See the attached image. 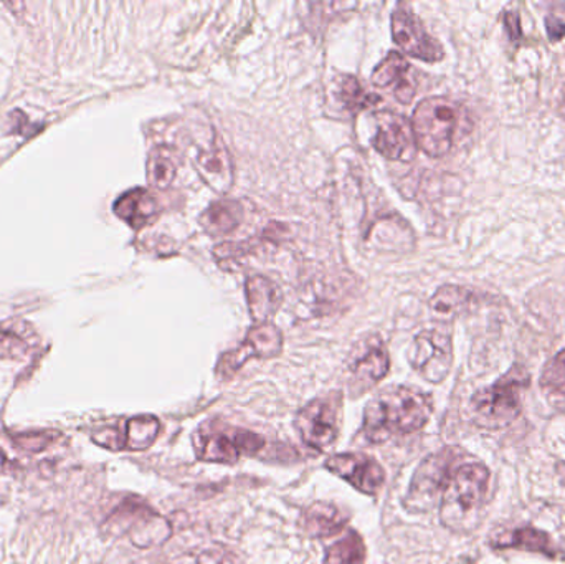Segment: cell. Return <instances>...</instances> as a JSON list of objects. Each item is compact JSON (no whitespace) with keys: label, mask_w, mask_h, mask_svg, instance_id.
<instances>
[{"label":"cell","mask_w":565,"mask_h":564,"mask_svg":"<svg viewBox=\"0 0 565 564\" xmlns=\"http://www.w3.org/2000/svg\"><path fill=\"white\" fill-rule=\"evenodd\" d=\"M431 411L434 403L428 394L412 387H391L365 407L362 433L374 444L401 434L417 433L430 419Z\"/></svg>","instance_id":"1"},{"label":"cell","mask_w":565,"mask_h":564,"mask_svg":"<svg viewBox=\"0 0 565 564\" xmlns=\"http://www.w3.org/2000/svg\"><path fill=\"white\" fill-rule=\"evenodd\" d=\"M490 489V470L480 462L458 466L441 493L440 520L454 532H470L478 525Z\"/></svg>","instance_id":"2"},{"label":"cell","mask_w":565,"mask_h":564,"mask_svg":"<svg viewBox=\"0 0 565 564\" xmlns=\"http://www.w3.org/2000/svg\"><path fill=\"white\" fill-rule=\"evenodd\" d=\"M460 119L461 108L454 99L445 96L422 99L412 116L415 142L431 158L448 155L454 148Z\"/></svg>","instance_id":"3"},{"label":"cell","mask_w":565,"mask_h":564,"mask_svg":"<svg viewBox=\"0 0 565 564\" xmlns=\"http://www.w3.org/2000/svg\"><path fill=\"white\" fill-rule=\"evenodd\" d=\"M530 383V373L523 366H513L497 383L478 391L471 406L481 426L491 429L510 426L523 409V393Z\"/></svg>","instance_id":"4"},{"label":"cell","mask_w":565,"mask_h":564,"mask_svg":"<svg viewBox=\"0 0 565 564\" xmlns=\"http://www.w3.org/2000/svg\"><path fill=\"white\" fill-rule=\"evenodd\" d=\"M264 447V437L250 430L201 427L194 436L195 454L204 462L235 464L242 456H255Z\"/></svg>","instance_id":"5"},{"label":"cell","mask_w":565,"mask_h":564,"mask_svg":"<svg viewBox=\"0 0 565 564\" xmlns=\"http://www.w3.org/2000/svg\"><path fill=\"white\" fill-rule=\"evenodd\" d=\"M341 394L318 397L306 404L298 416L295 426L302 443L316 453H324L339 436L341 423Z\"/></svg>","instance_id":"6"},{"label":"cell","mask_w":565,"mask_h":564,"mask_svg":"<svg viewBox=\"0 0 565 564\" xmlns=\"http://www.w3.org/2000/svg\"><path fill=\"white\" fill-rule=\"evenodd\" d=\"M108 523L118 533H128L131 542L139 549L164 545L172 535L168 520L136 499L126 500L118 507Z\"/></svg>","instance_id":"7"},{"label":"cell","mask_w":565,"mask_h":564,"mask_svg":"<svg viewBox=\"0 0 565 564\" xmlns=\"http://www.w3.org/2000/svg\"><path fill=\"white\" fill-rule=\"evenodd\" d=\"M460 459L461 453L458 449H444L425 459L412 479L407 506L415 512L430 509L435 500L444 493L448 479Z\"/></svg>","instance_id":"8"},{"label":"cell","mask_w":565,"mask_h":564,"mask_svg":"<svg viewBox=\"0 0 565 564\" xmlns=\"http://www.w3.org/2000/svg\"><path fill=\"white\" fill-rule=\"evenodd\" d=\"M408 361L424 380L434 384L441 383L454 364V344H451L450 334L441 330L422 331L412 343Z\"/></svg>","instance_id":"9"},{"label":"cell","mask_w":565,"mask_h":564,"mask_svg":"<svg viewBox=\"0 0 565 564\" xmlns=\"http://www.w3.org/2000/svg\"><path fill=\"white\" fill-rule=\"evenodd\" d=\"M282 350V334L281 331L275 327L274 323L255 324L248 331L247 338L241 347L235 350L227 351L222 354L218 360L215 373L222 380H228L234 376L250 358H260V360H270V358L278 357Z\"/></svg>","instance_id":"10"},{"label":"cell","mask_w":565,"mask_h":564,"mask_svg":"<svg viewBox=\"0 0 565 564\" xmlns=\"http://www.w3.org/2000/svg\"><path fill=\"white\" fill-rule=\"evenodd\" d=\"M392 36L407 55L415 58L430 63L444 58L440 43L424 29L420 19L405 3L397 6L392 13Z\"/></svg>","instance_id":"11"},{"label":"cell","mask_w":565,"mask_h":564,"mask_svg":"<svg viewBox=\"0 0 565 564\" xmlns=\"http://www.w3.org/2000/svg\"><path fill=\"white\" fill-rule=\"evenodd\" d=\"M161 433V423L154 416H138L118 424V426L103 427L93 434L92 439L105 449L131 450L141 453L149 449Z\"/></svg>","instance_id":"12"},{"label":"cell","mask_w":565,"mask_h":564,"mask_svg":"<svg viewBox=\"0 0 565 564\" xmlns=\"http://www.w3.org/2000/svg\"><path fill=\"white\" fill-rule=\"evenodd\" d=\"M326 469L339 479L351 483L355 490L375 497L385 482L384 469L377 460L361 454H339L326 460Z\"/></svg>","instance_id":"13"},{"label":"cell","mask_w":565,"mask_h":564,"mask_svg":"<svg viewBox=\"0 0 565 564\" xmlns=\"http://www.w3.org/2000/svg\"><path fill=\"white\" fill-rule=\"evenodd\" d=\"M374 148L392 161H412L417 155V142L411 123L391 111L379 113Z\"/></svg>","instance_id":"14"},{"label":"cell","mask_w":565,"mask_h":564,"mask_svg":"<svg viewBox=\"0 0 565 564\" xmlns=\"http://www.w3.org/2000/svg\"><path fill=\"white\" fill-rule=\"evenodd\" d=\"M372 83L379 88H391L398 102L408 105L417 92L412 65L404 55L391 52L372 73Z\"/></svg>","instance_id":"15"},{"label":"cell","mask_w":565,"mask_h":564,"mask_svg":"<svg viewBox=\"0 0 565 564\" xmlns=\"http://www.w3.org/2000/svg\"><path fill=\"white\" fill-rule=\"evenodd\" d=\"M113 209H115V214L132 228L151 225L161 214L158 199L148 189L142 188L131 189V191L119 195Z\"/></svg>","instance_id":"16"},{"label":"cell","mask_w":565,"mask_h":564,"mask_svg":"<svg viewBox=\"0 0 565 564\" xmlns=\"http://www.w3.org/2000/svg\"><path fill=\"white\" fill-rule=\"evenodd\" d=\"M247 290L248 310L257 324L268 323L280 308L282 295L280 287L264 275H255L245 285Z\"/></svg>","instance_id":"17"},{"label":"cell","mask_w":565,"mask_h":564,"mask_svg":"<svg viewBox=\"0 0 565 564\" xmlns=\"http://www.w3.org/2000/svg\"><path fill=\"white\" fill-rule=\"evenodd\" d=\"M388 368H391V361H388L387 351L384 344L377 341L352 366V390L358 393L371 390L387 376Z\"/></svg>","instance_id":"18"},{"label":"cell","mask_w":565,"mask_h":564,"mask_svg":"<svg viewBox=\"0 0 565 564\" xmlns=\"http://www.w3.org/2000/svg\"><path fill=\"white\" fill-rule=\"evenodd\" d=\"M39 344V337L30 323L9 320L0 324V360H25Z\"/></svg>","instance_id":"19"},{"label":"cell","mask_w":565,"mask_h":564,"mask_svg":"<svg viewBox=\"0 0 565 564\" xmlns=\"http://www.w3.org/2000/svg\"><path fill=\"white\" fill-rule=\"evenodd\" d=\"M231 156L221 139L215 138L211 148L201 151L198 158L202 178L214 189L225 191L232 184Z\"/></svg>","instance_id":"20"},{"label":"cell","mask_w":565,"mask_h":564,"mask_svg":"<svg viewBox=\"0 0 565 564\" xmlns=\"http://www.w3.org/2000/svg\"><path fill=\"white\" fill-rule=\"evenodd\" d=\"M244 215L242 202L222 199L205 209L204 214L201 215V224L207 234L224 237L242 224Z\"/></svg>","instance_id":"21"},{"label":"cell","mask_w":565,"mask_h":564,"mask_svg":"<svg viewBox=\"0 0 565 564\" xmlns=\"http://www.w3.org/2000/svg\"><path fill=\"white\" fill-rule=\"evenodd\" d=\"M348 523V517L335 506L318 502L309 507L302 519V526L311 539H328L341 532Z\"/></svg>","instance_id":"22"},{"label":"cell","mask_w":565,"mask_h":564,"mask_svg":"<svg viewBox=\"0 0 565 564\" xmlns=\"http://www.w3.org/2000/svg\"><path fill=\"white\" fill-rule=\"evenodd\" d=\"M498 549H523L527 552L544 553V555L556 556L550 535L541 530L526 526V529L513 530L497 536L493 543Z\"/></svg>","instance_id":"23"},{"label":"cell","mask_w":565,"mask_h":564,"mask_svg":"<svg viewBox=\"0 0 565 564\" xmlns=\"http://www.w3.org/2000/svg\"><path fill=\"white\" fill-rule=\"evenodd\" d=\"M473 304V291L458 285H445L431 297L430 310L438 317L454 318Z\"/></svg>","instance_id":"24"},{"label":"cell","mask_w":565,"mask_h":564,"mask_svg":"<svg viewBox=\"0 0 565 564\" xmlns=\"http://www.w3.org/2000/svg\"><path fill=\"white\" fill-rule=\"evenodd\" d=\"M541 390L544 391L550 403L565 414V350L559 351L544 366Z\"/></svg>","instance_id":"25"},{"label":"cell","mask_w":565,"mask_h":564,"mask_svg":"<svg viewBox=\"0 0 565 564\" xmlns=\"http://www.w3.org/2000/svg\"><path fill=\"white\" fill-rule=\"evenodd\" d=\"M178 174V164L171 149L166 146L152 149L148 159L149 184L158 189H168L174 182Z\"/></svg>","instance_id":"26"},{"label":"cell","mask_w":565,"mask_h":564,"mask_svg":"<svg viewBox=\"0 0 565 564\" xmlns=\"http://www.w3.org/2000/svg\"><path fill=\"white\" fill-rule=\"evenodd\" d=\"M365 546L355 532L348 533L328 550L326 564H364Z\"/></svg>","instance_id":"27"},{"label":"cell","mask_w":565,"mask_h":564,"mask_svg":"<svg viewBox=\"0 0 565 564\" xmlns=\"http://www.w3.org/2000/svg\"><path fill=\"white\" fill-rule=\"evenodd\" d=\"M338 96L344 103L345 108L354 113L381 102V98L371 95L355 76H342L341 83H339Z\"/></svg>","instance_id":"28"},{"label":"cell","mask_w":565,"mask_h":564,"mask_svg":"<svg viewBox=\"0 0 565 564\" xmlns=\"http://www.w3.org/2000/svg\"><path fill=\"white\" fill-rule=\"evenodd\" d=\"M547 33H550V39L553 42H559L565 36V23L559 17L550 15L546 20Z\"/></svg>","instance_id":"29"},{"label":"cell","mask_w":565,"mask_h":564,"mask_svg":"<svg viewBox=\"0 0 565 564\" xmlns=\"http://www.w3.org/2000/svg\"><path fill=\"white\" fill-rule=\"evenodd\" d=\"M171 564H202V562L199 555H182Z\"/></svg>","instance_id":"30"},{"label":"cell","mask_w":565,"mask_h":564,"mask_svg":"<svg viewBox=\"0 0 565 564\" xmlns=\"http://www.w3.org/2000/svg\"><path fill=\"white\" fill-rule=\"evenodd\" d=\"M557 476H559L561 482L565 486V462L557 464Z\"/></svg>","instance_id":"31"},{"label":"cell","mask_w":565,"mask_h":564,"mask_svg":"<svg viewBox=\"0 0 565 564\" xmlns=\"http://www.w3.org/2000/svg\"><path fill=\"white\" fill-rule=\"evenodd\" d=\"M559 113H561V116H563V118L565 119V85H564L563 93H561Z\"/></svg>","instance_id":"32"}]
</instances>
